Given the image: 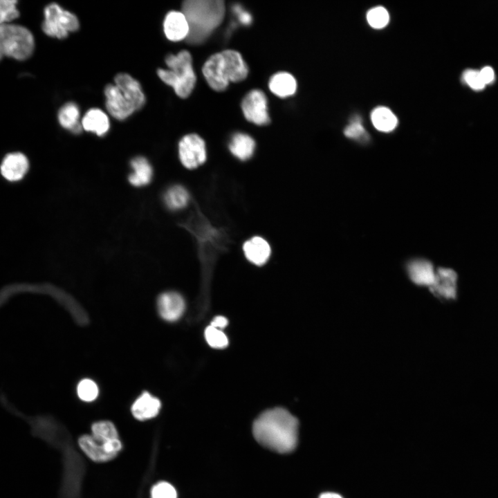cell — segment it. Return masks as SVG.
Listing matches in <instances>:
<instances>
[{"label": "cell", "instance_id": "6da1fadb", "mask_svg": "<svg viewBox=\"0 0 498 498\" xmlns=\"http://www.w3.org/2000/svg\"><path fill=\"white\" fill-rule=\"evenodd\" d=\"M252 432L264 447L279 453L290 452L297 443L298 421L285 409H270L255 421Z\"/></svg>", "mask_w": 498, "mask_h": 498}, {"label": "cell", "instance_id": "7a4b0ae2", "mask_svg": "<svg viewBox=\"0 0 498 498\" xmlns=\"http://www.w3.org/2000/svg\"><path fill=\"white\" fill-rule=\"evenodd\" d=\"M182 12L189 25L187 42L199 44L222 22L225 4L221 0H187L183 3Z\"/></svg>", "mask_w": 498, "mask_h": 498}, {"label": "cell", "instance_id": "3957f363", "mask_svg": "<svg viewBox=\"0 0 498 498\" xmlns=\"http://www.w3.org/2000/svg\"><path fill=\"white\" fill-rule=\"evenodd\" d=\"M165 63L169 69H158V77L165 84L172 86L176 94L180 98L188 97L196 80L190 53L183 50L177 55H168L165 58Z\"/></svg>", "mask_w": 498, "mask_h": 498}, {"label": "cell", "instance_id": "277c9868", "mask_svg": "<svg viewBox=\"0 0 498 498\" xmlns=\"http://www.w3.org/2000/svg\"><path fill=\"white\" fill-rule=\"evenodd\" d=\"M34 47L33 35L26 27L12 24L0 25V60L4 56L25 60L31 56Z\"/></svg>", "mask_w": 498, "mask_h": 498}, {"label": "cell", "instance_id": "5b68a950", "mask_svg": "<svg viewBox=\"0 0 498 498\" xmlns=\"http://www.w3.org/2000/svg\"><path fill=\"white\" fill-rule=\"evenodd\" d=\"M42 28L50 37L64 39L69 32L79 28V21L74 14L64 10L56 3H52L44 9V21Z\"/></svg>", "mask_w": 498, "mask_h": 498}, {"label": "cell", "instance_id": "8992f818", "mask_svg": "<svg viewBox=\"0 0 498 498\" xmlns=\"http://www.w3.org/2000/svg\"><path fill=\"white\" fill-rule=\"evenodd\" d=\"M78 444L85 454L95 462L110 461L116 457L122 449L119 439H104L88 434L80 436Z\"/></svg>", "mask_w": 498, "mask_h": 498}, {"label": "cell", "instance_id": "52a82bcc", "mask_svg": "<svg viewBox=\"0 0 498 498\" xmlns=\"http://www.w3.org/2000/svg\"><path fill=\"white\" fill-rule=\"evenodd\" d=\"M181 162L187 169H194L206 160V148L204 140L197 134H187L178 144Z\"/></svg>", "mask_w": 498, "mask_h": 498}, {"label": "cell", "instance_id": "ba28073f", "mask_svg": "<svg viewBox=\"0 0 498 498\" xmlns=\"http://www.w3.org/2000/svg\"><path fill=\"white\" fill-rule=\"evenodd\" d=\"M241 109L245 118L257 125H266L270 122L268 114L267 99L260 90L250 91L243 99Z\"/></svg>", "mask_w": 498, "mask_h": 498}, {"label": "cell", "instance_id": "9c48e42d", "mask_svg": "<svg viewBox=\"0 0 498 498\" xmlns=\"http://www.w3.org/2000/svg\"><path fill=\"white\" fill-rule=\"evenodd\" d=\"M457 283L458 275L455 270L439 267L436 270L434 282L429 289L439 299H454L457 296Z\"/></svg>", "mask_w": 498, "mask_h": 498}, {"label": "cell", "instance_id": "30bf717a", "mask_svg": "<svg viewBox=\"0 0 498 498\" xmlns=\"http://www.w3.org/2000/svg\"><path fill=\"white\" fill-rule=\"evenodd\" d=\"M203 74L209 86L216 91H222L227 89L229 84L224 59L221 53L212 55L205 62Z\"/></svg>", "mask_w": 498, "mask_h": 498}, {"label": "cell", "instance_id": "8fae6325", "mask_svg": "<svg viewBox=\"0 0 498 498\" xmlns=\"http://www.w3.org/2000/svg\"><path fill=\"white\" fill-rule=\"evenodd\" d=\"M104 94L106 107L113 118L122 120L135 111L133 107L115 84H107L104 89Z\"/></svg>", "mask_w": 498, "mask_h": 498}, {"label": "cell", "instance_id": "7c38bea8", "mask_svg": "<svg viewBox=\"0 0 498 498\" xmlns=\"http://www.w3.org/2000/svg\"><path fill=\"white\" fill-rule=\"evenodd\" d=\"M157 308L159 315L163 320L174 322L183 314L185 303L179 293L169 291L159 295L157 299Z\"/></svg>", "mask_w": 498, "mask_h": 498}, {"label": "cell", "instance_id": "4fadbf2b", "mask_svg": "<svg viewBox=\"0 0 498 498\" xmlns=\"http://www.w3.org/2000/svg\"><path fill=\"white\" fill-rule=\"evenodd\" d=\"M115 85L120 90L135 111L140 109L145 103V96L140 83L127 73H121L114 78Z\"/></svg>", "mask_w": 498, "mask_h": 498}, {"label": "cell", "instance_id": "5bb4252c", "mask_svg": "<svg viewBox=\"0 0 498 498\" xmlns=\"http://www.w3.org/2000/svg\"><path fill=\"white\" fill-rule=\"evenodd\" d=\"M29 168L28 158L21 152H12L5 156L0 165L4 178L10 182L21 180Z\"/></svg>", "mask_w": 498, "mask_h": 498}, {"label": "cell", "instance_id": "9a60e30c", "mask_svg": "<svg viewBox=\"0 0 498 498\" xmlns=\"http://www.w3.org/2000/svg\"><path fill=\"white\" fill-rule=\"evenodd\" d=\"M411 281L418 286L430 287L434 282L436 270L432 262L424 259H415L407 264Z\"/></svg>", "mask_w": 498, "mask_h": 498}, {"label": "cell", "instance_id": "2e32d148", "mask_svg": "<svg viewBox=\"0 0 498 498\" xmlns=\"http://www.w3.org/2000/svg\"><path fill=\"white\" fill-rule=\"evenodd\" d=\"M163 30L167 38L172 42L186 39L189 33V25L182 12L172 10L165 16Z\"/></svg>", "mask_w": 498, "mask_h": 498}, {"label": "cell", "instance_id": "e0dca14e", "mask_svg": "<svg viewBox=\"0 0 498 498\" xmlns=\"http://www.w3.org/2000/svg\"><path fill=\"white\" fill-rule=\"evenodd\" d=\"M221 54L229 82H239L245 80L248 68L241 54L234 50H225Z\"/></svg>", "mask_w": 498, "mask_h": 498}, {"label": "cell", "instance_id": "ac0fdd59", "mask_svg": "<svg viewBox=\"0 0 498 498\" xmlns=\"http://www.w3.org/2000/svg\"><path fill=\"white\" fill-rule=\"evenodd\" d=\"M161 407L160 400L149 392H143L133 403L131 412L140 421L152 418L158 415Z\"/></svg>", "mask_w": 498, "mask_h": 498}, {"label": "cell", "instance_id": "d6986e66", "mask_svg": "<svg viewBox=\"0 0 498 498\" xmlns=\"http://www.w3.org/2000/svg\"><path fill=\"white\" fill-rule=\"evenodd\" d=\"M243 250L247 259L257 266L266 264L271 253L269 243L260 237H254L246 241Z\"/></svg>", "mask_w": 498, "mask_h": 498}, {"label": "cell", "instance_id": "ffe728a7", "mask_svg": "<svg viewBox=\"0 0 498 498\" xmlns=\"http://www.w3.org/2000/svg\"><path fill=\"white\" fill-rule=\"evenodd\" d=\"M82 126L84 130L93 132L98 136H102L109 131L110 124L104 111L93 108L85 113L82 120Z\"/></svg>", "mask_w": 498, "mask_h": 498}, {"label": "cell", "instance_id": "44dd1931", "mask_svg": "<svg viewBox=\"0 0 498 498\" xmlns=\"http://www.w3.org/2000/svg\"><path fill=\"white\" fill-rule=\"evenodd\" d=\"M270 91L279 98L293 95L297 89L294 77L287 72H279L273 75L269 81Z\"/></svg>", "mask_w": 498, "mask_h": 498}, {"label": "cell", "instance_id": "7402d4cb", "mask_svg": "<svg viewBox=\"0 0 498 498\" xmlns=\"http://www.w3.org/2000/svg\"><path fill=\"white\" fill-rule=\"evenodd\" d=\"M132 172L129 176V183L136 187L147 185L152 178L153 169L149 162L142 156H137L131 161Z\"/></svg>", "mask_w": 498, "mask_h": 498}, {"label": "cell", "instance_id": "603a6c76", "mask_svg": "<svg viewBox=\"0 0 498 498\" xmlns=\"http://www.w3.org/2000/svg\"><path fill=\"white\" fill-rule=\"evenodd\" d=\"M79 119L80 109L74 102L65 104L58 112V120L61 126L73 133H80L83 129Z\"/></svg>", "mask_w": 498, "mask_h": 498}, {"label": "cell", "instance_id": "cb8c5ba5", "mask_svg": "<svg viewBox=\"0 0 498 498\" xmlns=\"http://www.w3.org/2000/svg\"><path fill=\"white\" fill-rule=\"evenodd\" d=\"M255 147L254 140L248 135L241 133L234 134L229 144L231 153L241 160L249 159Z\"/></svg>", "mask_w": 498, "mask_h": 498}, {"label": "cell", "instance_id": "d4e9b609", "mask_svg": "<svg viewBox=\"0 0 498 498\" xmlns=\"http://www.w3.org/2000/svg\"><path fill=\"white\" fill-rule=\"evenodd\" d=\"M371 119L375 128L383 132L393 131L398 124V119L387 107H378L373 110Z\"/></svg>", "mask_w": 498, "mask_h": 498}, {"label": "cell", "instance_id": "484cf974", "mask_svg": "<svg viewBox=\"0 0 498 498\" xmlns=\"http://www.w3.org/2000/svg\"><path fill=\"white\" fill-rule=\"evenodd\" d=\"M165 201L169 209L180 210L187 205L189 194L183 186L174 185L167 191L165 195Z\"/></svg>", "mask_w": 498, "mask_h": 498}, {"label": "cell", "instance_id": "4316f807", "mask_svg": "<svg viewBox=\"0 0 498 498\" xmlns=\"http://www.w3.org/2000/svg\"><path fill=\"white\" fill-rule=\"evenodd\" d=\"M92 435L104 439H118V431L115 425L109 421L94 423L91 426Z\"/></svg>", "mask_w": 498, "mask_h": 498}, {"label": "cell", "instance_id": "83f0119b", "mask_svg": "<svg viewBox=\"0 0 498 498\" xmlns=\"http://www.w3.org/2000/svg\"><path fill=\"white\" fill-rule=\"evenodd\" d=\"M77 393L82 400L91 402L98 397L99 389L97 384L93 380L84 378L78 383Z\"/></svg>", "mask_w": 498, "mask_h": 498}, {"label": "cell", "instance_id": "f1b7e54d", "mask_svg": "<svg viewBox=\"0 0 498 498\" xmlns=\"http://www.w3.org/2000/svg\"><path fill=\"white\" fill-rule=\"evenodd\" d=\"M369 24L374 28H382L385 27L389 20L387 10L382 6L371 8L367 15Z\"/></svg>", "mask_w": 498, "mask_h": 498}, {"label": "cell", "instance_id": "f546056e", "mask_svg": "<svg viewBox=\"0 0 498 498\" xmlns=\"http://www.w3.org/2000/svg\"><path fill=\"white\" fill-rule=\"evenodd\" d=\"M205 338L208 344L215 349H223L228 344L226 335L221 329L210 325L205 330Z\"/></svg>", "mask_w": 498, "mask_h": 498}, {"label": "cell", "instance_id": "4dcf8cb0", "mask_svg": "<svg viewBox=\"0 0 498 498\" xmlns=\"http://www.w3.org/2000/svg\"><path fill=\"white\" fill-rule=\"evenodd\" d=\"M17 3L15 0H0V25L8 24L19 17Z\"/></svg>", "mask_w": 498, "mask_h": 498}, {"label": "cell", "instance_id": "1f68e13d", "mask_svg": "<svg viewBox=\"0 0 498 498\" xmlns=\"http://www.w3.org/2000/svg\"><path fill=\"white\" fill-rule=\"evenodd\" d=\"M151 498H177V492L172 484L166 481H160L151 488Z\"/></svg>", "mask_w": 498, "mask_h": 498}, {"label": "cell", "instance_id": "d6a6232c", "mask_svg": "<svg viewBox=\"0 0 498 498\" xmlns=\"http://www.w3.org/2000/svg\"><path fill=\"white\" fill-rule=\"evenodd\" d=\"M344 135L351 139L357 140H366L368 135L359 120H354L344 130Z\"/></svg>", "mask_w": 498, "mask_h": 498}, {"label": "cell", "instance_id": "836d02e7", "mask_svg": "<svg viewBox=\"0 0 498 498\" xmlns=\"http://www.w3.org/2000/svg\"><path fill=\"white\" fill-rule=\"evenodd\" d=\"M463 78L465 82L474 90H481L484 88L485 84L482 81L479 71L469 69L463 73Z\"/></svg>", "mask_w": 498, "mask_h": 498}, {"label": "cell", "instance_id": "e575fe53", "mask_svg": "<svg viewBox=\"0 0 498 498\" xmlns=\"http://www.w3.org/2000/svg\"><path fill=\"white\" fill-rule=\"evenodd\" d=\"M234 11L237 13L239 20L245 25H248L251 23L252 17L250 15L243 10L239 5L234 6Z\"/></svg>", "mask_w": 498, "mask_h": 498}, {"label": "cell", "instance_id": "d590c367", "mask_svg": "<svg viewBox=\"0 0 498 498\" xmlns=\"http://www.w3.org/2000/svg\"><path fill=\"white\" fill-rule=\"evenodd\" d=\"M482 81L486 84H490L495 79V73L490 66H485L479 71Z\"/></svg>", "mask_w": 498, "mask_h": 498}, {"label": "cell", "instance_id": "8d00e7d4", "mask_svg": "<svg viewBox=\"0 0 498 498\" xmlns=\"http://www.w3.org/2000/svg\"><path fill=\"white\" fill-rule=\"evenodd\" d=\"M228 321L226 317L219 315L212 320L210 326L221 330L228 325Z\"/></svg>", "mask_w": 498, "mask_h": 498}, {"label": "cell", "instance_id": "74e56055", "mask_svg": "<svg viewBox=\"0 0 498 498\" xmlns=\"http://www.w3.org/2000/svg\"><path fill=\"white\" fill-rule=\"evenodd\" d=\"M319 498H342L338 494L334 492H325L322 494Z\"/></svg>", "mask_w": 498, "mask_h": 498}]
</instances>
